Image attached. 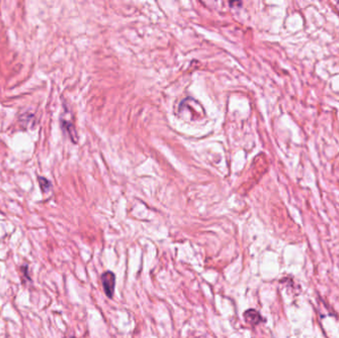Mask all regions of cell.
<instances>
[{
  "label": "cell",
  "mask_w": 339,
  "mask_h": 338,
  "mask_svg": "<svg viewBox=\"0 0 339 338\" xmlns=\"http://www.w3.org/2000/svg\"></svg>",
  "instance_id": "5b68a950"
},
{
  "label": "cell",
  "mask_w": 339,
  "mask_h": 338,
  "mask_svg": "<svg viewBox=\"0 0 339 338\" xmlns=\"http://www.w3.org/2000/svg\"><path fill=\"white\" fill-rule=\"evenodd\" d=\"M101 282H102L105 295L109 299H111L114 293V288H115V275L111 271H107L102 274Z\"/></svg>",
  "instance_id": "6da1fadb"
},
{
  "label": "cell",
  "mask_w": 339,
  "mask_h": 338,
  "mask_svg": "<svg viewBox=\"0 0 339 338\" xmlns=\"http://www.w3.org/2000/svg\"><path fill=\"white\" fill-rule=\"evenodd\" d=\"M244 319H245L247 324H249V325H251L253 327L259 325L263 321L261 315L257 311H255V310H248V311H246L244 313Z\"/></svg>",
  "instance_id": "7a4b0ae2"
},
{
  "label": "cell",
  "mask_w": 339,
  "mask_h": 338,
  "mask_svg": "<svg viewBox=\"0 0 339 338\" xmlns=\"http://www.w3.org/2000/svg\"><path fill=\"white\" fill-rule=\"evenodd\" d=\"M338 9L339 10V2L338 3Z\"/></svg>",
  "instance_id": "277c9868"
},
{
  "label": "cell",
  "mask_w": 339,
  "mask_h": 338,
  "mask_svg": "<svg viewBox=\"0 0 339 338\" xmlns=\"http://www.w3.org/2000/svg\"><path fill=\"white\" fill-rule=\"evenodd\" d=\"M38 181L39 184L41 186V189L43 190V192H47L52 188V184L51 182L44 176H38Z\"/></svg>",
  "instance_id": "3957f363"
}]
</instances>
